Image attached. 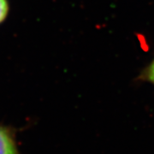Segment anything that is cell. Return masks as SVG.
<instances>
[{
	"label": "cell",
	"mask_w": 154,
	"mask_h": 154,
	"mask_svg": "<svg viewBox=\"0 0 154 154\" xmlns=\"http://www.w3.org/2000/svg\"><path fill=\"white\" fill-rule=\"evenodd\" d=\"M0 154H19L13 137L2 127H0Z\"/></svg>",
	"instance_id": "obj_1"
},
{
	"label": "cell",
	"mask_w": 154,
	"mask_h": 154,
	"mask_svg": "<svg viewBox=\"0 0 154 154\" xmlns=\"http://www.w3.org/2000/svg\"><path fill=\"white\" fill-rule=\"evenodd\" d=\"M9 5L7 0H0V23L3 22L8 15Z\"/></svg>",
	"instance_id": "obj_2"
},
{
	"label": "cell",
	"mask_w": 154,
	"mask_h": 154,
	"mask_svg": "<svg viewBox=\"0 0 154 154\" xmlns=\"http://www.w3.org/2000/svg\"><path fill=\"white\" fill-rule=\"evenodd\" d=\"M145 78L150 82L154 84V61L150 64V66L147 68L146 71L145 73Z\"/></svg>",
	"instance_id": "obj_3"
}]
</instances>
